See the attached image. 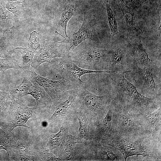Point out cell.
<instances>
[{
    "label": "cell",
    "instance_id": "obj_1",
    "mask_svg": "<svg viewBox=\"0 0 161 161\" xmlns=\"http://www.w3.org/2000/svg\"><path fill=\"white\" fill-rule=\"evenodd\" d=\"M131 71L111 73L115 92L114 97L133 114L147 115L161 107V97L151 98L143 95L125 78V74Z\"/></svg>",
    "mask_w": 161,
    "mask_h": 161
},
{
    "label": "cell",
    "instance_id": "obj_2",
    "mask_svg": "<svg viewBox=\"0 0 161 161\" xmlns=\"http://www.w3.org/2000/svg\"><path fill=\"white\" fill-rule=\"evenodd\" d=\"M113 100L117 113L119 134L132 141H154L146 131L144 115L131 114L116 98Z\"/></svg>",
    "mask_w": 161,
    "mask_h": 161
},
{
    "label": "cell",
    "instance_id": "obj_3",
    "mask_svg": "<svg viewBox=\"0 0 161 161\" xmlns=\"http://www.w3.org/2000/svg\"><path fill=\"white\" fill-rule=\"evenodd\" d=\"M103 144L119 150L125 161L129 157L134 155L161 160V146L151 142L129 140L118 134Z\"/></svg>",
    "mask_w": 161,
    "mask_h": 161
},
{
    "label": "cell",
    "instance_id": "obj_4",
    "mask_svg": "<svg viewBox=\"0 0 161 161\" xmlns=\"http://www.w3.org/2000/svg\"><path fill=\"white\" fill-rule=\"evenodd\" d=\"M113 97L111 95H96L84 88L79 89L77 107L90 114L96 121H98L106 114Z\"/></svg>",
    "mask_w": 161,
    "mask_h": 161
},
{
    "label": "cell",
    "instance_id": "obj_5",
    "mask_svg": "<svg viewBox=\"0 0 161 161\" xmlns=\"http://www.w3.org/2000/svg\"><path fill=\"white\" fill-rule=\"evenodd\" d=\"M52 67L74 88H84V83L81 79L82 75L92 73H112L111 71H97L83 69L78 66L69 56L57 57L52 59L50 63Z\"/></svg>",
    "mask_w": 161,
    "mask_h": 161
},
{
    "label": "cell",
    "instance_id": "obj_6",
    "mask_svg": "<svg viewBox=\"0 0 161 161\" xmlns=\"http://www.w3.org/2000/svg\"><path fill=\"white\" fill-rule=\"evenodd\" d=\"M109 50L96 48L87 44L78 45L69 57L76 64L90 68L105 69Z\"/></svg>",
    "mask_w": 161,
    "mask_h": 161
},
{
    "label": "cell",
    "instance_id": "obj_7",
    "mask_svg": "<svg viewBox=\"0 0 161 161\" xmlns=\"http://www.w3.org/2000/svg\"><path fill=\"white\" fill-rule=\"evenodd\" d=\"M24 71V78L43 88L51 98L53 103L66 91L74 88L68 82L62 79L53 80L38 74L31 66Z\"/></svg>",
    "mask_w": 161,
    "mask_h": 161
},
{
    "label": "cell",
    "instance_id": "obj_8",
    "mask_svg": "<svg viewBox=\"0 0 161 161\" xmlns=\"http://www.w3.org/2000/svg\"><path fill=\"white\" fill-rule=\"evenodd\" d=\"M39 111L35 107H28L22 98L12 100L8 112H6L7 130L11 132L18 126L30 128L26 125L27 122L30 119L34 117Z\"/></svg>",
    "mask_w": 161,
    "mask_h": 161
},
{
    "label": "cell",
    "instance_id": "obj_9",
    "mask_svg": "<svg viewBox=\"0 0 161 161\" xmlns=\"http://www.w3.org/2000/svg\"><path fill=\"white\" fill-rule=\"evenodd\" d=\"M96 122L97 125L94 135L95 140H102L103 143L119 134L117 111L112 100L105 116Z\"/></svg>",
    "mask_w": 161,
    "mask_h": 161
},
{
    "label": "cell",
    "instance_id": "obj_10",
    "mask_svg": "<svg viewBox=\"0 0 161 161\" xmlns=\"http://www.w3.org/2000/svg\"><path fill=\"white\" fill-rule=\"evenodd\" d=\"M132 66L135 86L140 90L141 94L151 98L161 97L160 88L156 83L153 73L155 71Z\"/></svg>",
    "mask_w": 161,
    "mask_h": 161
},
{
    "label": "cell",
    "instance_id": "obj_11",
    "mask_svg": "<svg viewBox=\"0 0 161 161\" xmlns=\"http://www.w3.org/2000/svg\"><path fill=\"white\" fill-rule=\"evenodd\" d=\"M40 44L31 64L35 69L43 63H50L53 58L67 56L63 45L60 42L53 40H46L41 37Z\"/></svg>",
    "mask_w": 161,
    "mask_h": 161
},
{
    "label": "cell",
    "instance_id": "obj_12",
    "mask_svg": "<svg viewBox=\"0 0 161 161\" xmlns=\"http://www.w3.org/2000/svg\"><path fill=\"white\" fill-rule=\"evenodd\" d=\"M95 23L93 19L86 18L85 16L82 25L79 30L72 35L64 37V39L60 42L63 45L65 53L67 56L83 41L92 39L95 30Z\"/></svg>",
    "mask_w": 161,
    "mask_h": 161
},
{
    "label": "cell",
    "instance_id": "obj_13",
    "mask_svg": "<svg viewBox=\"0 0 161 161\" xmlns=\"http://www.w3.org/2000/svg\"><path fill=\"white\" fill-rule=\"evenodd\" d=\"M132 46L134 58L132 65L141 68H148L156 71V65L149 58L143 46L140 36L134 40Z\"/></svg>",
    "mask_w": 161,
    "mask_h": 161
},
{
    "label": "cell",
    "instance_id": "obj_14",
    "mask_svg": "<svg viewBox=\"0 0 161 161\" xmlns=\"http://www.w3.org/2000/svg\"><path fill=\"white\" fill-rule=\"evenodd\" d=\"M146 130L152 139L161 143V107L147 115H144Z\"/></svg>",
    "mask_w": 161,
    "mask_h": 161
},
{
    "label": "cell",
    "instance_id": "obj_15",
    "mask_svg": "<svg viewBox=\"0 0 161 161\" xmlns=\"http://www.w3.org/2000/svg\"><path fill=\"white\" fill-rule=\"evenodd\" d=\"M126 64L125 53L122 49L119 48L114 50L109 51L106 71H111L112 73L126 71L124 69Z\"/></svg>",
    "mask_w": 161,
    "mask_h": 161
},
{
    "label": "cell",
    "instance_id": "obj_16",
    "mask_svg": "<svg viewBox=\"0 0 161 161\" xmlns=\"http://www.w3.org/2000/svg\"><path fill=\"white\" fill-rule=\"evenodd\" d=\"M78 7L77 3L75 0H65L59 10L58 15V23L64 32L66 37L67 23L75 13Z\"/></svg>",
    "mask_w": 161,
    "mask_h": 161
},
{
    "label": "cell",
    "instance_id": "obj_17",
    "mask_svg": "<svg viewBox=\"0 0 161 161\" xmlns=\"http://www.w3.org/2000/svg\"><path fill=\"white\" fill-rule=\"evenodd\" d=\"M117 1L125 19L129 35L132 36L139 33L142 35L143 32L137 23L132 8L128 6L122 0Z\"/></svg>",
    "mask_w": 161,
    "mask_h": 161
},
{
    "label": "cell",
    "instance_id": "obj_18",
    "mask_svg": "<svg viewBox=\"0 0 161 161\" xmlns=\"http://www.w3.org/2000/svg\"><path fill=\"white\" fill-rule=\"evenodd\" d=\"M28 95L35 99L36 103L35 107L39 111L50 108L52 105L53 102L50 97L43 88L38 85L33 84Z\"/></svg>",
    "mask_w": 161,
    "mask_h": 161
},
{
    "label": "cell",
    "instance_id": "obj_19",
    "mask_svg": "<svg viewBox=\"0 0 161 161\" xmlns=\"http://www.w3.org/2000/svg\"><path fill=\"white\" fill-rule=\"evenodd\" d=\"M16 19L14 15L5 8L4 0H0V30L6 32L14 27Z\"/></svg>",
    "mask_w": 161,
    "mask_h": 161
},
{
    "label": "cell",
    "instance_id": "obj_20",
    "mask_svg": "<svg viewBox=\"0 0 161 161\" xmlns=\"http://www.w3.org/2000/svg\"><path fill=\"white\" fill-rule=\"evenodd\" d=\"M8 136L10 149L18 152L28 153L35 151H32L30 148V144L28 141L19 138L10 132Z\"/></svg>",
    "mask_w": 161,
    "mask_h": 161
},
{
    "label": "cell",
    "instance_id": "obj_21",
    "mask_svg": "<svg viewBox=\"0 0 161 161\" xmlns=\"http://www.w3.org/2000/svg\"><path fill=\"white\" fill-rule=\"evenodd\" d=\"M32 85V83L30 80L24 78L19 85L10 90L9 93L12 100L29 95V90Z\"/></svg>",
    "mask_w": 161,
    "mask_h": 161
},
{
    "label": "cell",
    "instance_id": "obj_22",
    "mask_svg": "<svg viewBox=\"0 0 161 161\" xmlns=\"http://www.w3.org/2000/svg\"><path fill=\"white\" fill-rule=\"evenodd\" d=\"M68 128L62 126L58 133L50 134L47 143V148L52 150L61 145L68 135Z\"/></svg>",
    "mask_w": 161,
    "mask_h": 161
},
{
    "label": "cell",
    "instance_id": "obj_23",
    "mask_svg": "<svg viewBox=\"0 0 161 161\" xmlns=\"http://www.w3.org/2000/svg\"><path fill=\"white\" fill-rule=\"evenodd\" d=\"M94 146L96 158L103 161H119L120 159L113 152L104 147L100 141L95 140Z\"/></svg>",
    "mask_w": 161,
    "mask_h": 161
},
{
    "label": "cell",
    "instance_id": "obj_24",
    "mask_svg": "<svg viewBox=\"0 0 161 161\" xmlns=\"http://www.w3.org/2000/svg\"><path fill=\"white\" fill-rule=\"evenodd\" d=\"M9 161H41L39 151L23 153L14 151L10 149L7 153Z\"/></svg>",
    "mask_w": 161,
    "mask_h": 161
},
{
    "label": "cell",
    "instance_id": "obj_25",
    "mask_svg": "<svg viewBox=\"0 0 161 161\" xmlns=\"http://www.w3.org/2000/svg\"><path fill=\"white\" fill-rule=\"evenodd\" d=\"M5 32L0 30V57L2 58L13 57L15 52L12 44L4 35Z\"/></svg>",
    "mask_w": 161,
    "mask_h": 161
},
{
    "label": "cell",
    "instance_id": "obj_26",
    "mask_svg": "<svg viewBox=\"0 0 161 161\" xmlns=\"http://www.w3.org/2000/svg\"><path fill=\"white\" fill-rule=\"evenodd\" d=\"M4 2L5 8L13 14L16 20H20L24 18V7L22 2L20 1Z\"/></svg>",
    "mask_w": 161,
    "mask_h": 161
},
{
    "label": "cell",
    "instance_id": "obj_27",
    "mask_svg": "<svg viewBox=\"0 0 161 161\" xmlns=\"http://www.w3.org/2000/svg\"><path fill=\"white\" fill-rule=\"evenodd\" d=\"M79 121L80 127L78 130V140L80 142H85L90 139L89 122L83 114L76 115Z\"/></svg>",
    "mask_w": 161,
    "mask_h": 161
},
{
    "label": "cell",
    "instance_id": "obj_28",
    "mask_svg": "<svg viewBox=\"0 0 161 161\" xmlns=\"http://www.w3.org/2000/svg\"><path fill=\"white\" fill-rule=\"evenodd\" d=\"M77 142L73 137L68 135L61 144V147L64 150V156L66 160L73 159L74 145Z\"/></svg>",
    "mask_w": 161,
    "mask_h": 161
},
{
    "label": "cell",
    "instance_id": "obj_29",
    "mask_svg": "<svg viewBox=\"0 0 161 161\" xmlns=\"http://www.w3.org/2000/svg\"><path fill=\"white\" fill-rule=\"evenodd\" d=\"M15 49L20 52L22 55V63L20 66V68L24 70L29 68L31 66L35 52L29 50L27 47L24 48L17 47Z\"/></svg>",
    "mask_w": 161,
    "mask_h": 161
},
{
    "label": "cell",
    "instance_id": "obj_30",
    "mask_svg": "<svg viewBox=\"0 0 161 161\" xmlns=\"http://www.w3.org/2000/svg\"><path fill=\"white\" fill-rule=\"evenodd\" d=\"M105 4L109 26L111 34L114 36L118 34L117 22L114 13L112 9L108 0H104Z\"/></svg>",
    "mask_w": 161,
    "mask_h": 161
},
{
    "label": "cell",
    "instance_id": "obj_31",
    "mask_svg": "<svg viewBox=\"0 0 161 161\" xmlns=\"http://www.w3.org/2000/svg\"><path fill=\"white\" fill-rule=\"evenodd\" d=\"M20 68V65L17 60L13 57L7 58H0V72L4 73L10 69H14Z\"/></svg>",
    "mask_w": 161,
    "mask_h": 161
},
{
    "label": "cell",
    "instance_id": "obj_32",
    "mask_svg": "<svg viewBox=\"0 0 161 161\" xmlns=\"http://www.w3.org/2000/svg\"><path fill=\"white\" fill-rule=\"evenodd\" d=\"M12 101L9 92L0 90V115H3L6 113Z\"/></svg>",
    "mask_w": 161,
    "mask_h": 161
},
{
    "label": "cell",
    "instance_id": "obj_33",
    "mask_svg": "<svg viewBox=\"0 0 161 161\" xmlns=\"http://www.w3.org/2000/svg\"><path fill=\"white\" fill-rule=\"evenodd\" d=\"M40 35L35 31H33L30 35L27 42V48L30 50L36 52L40 47Z\"/></svg>",
    "mask_w": 161,
    "mask_h": 161
},
{
    "label": "cell",
    "instance_id": "obj_34",
    "mask_svg": "<svg viewBox=\"0 0 161 161\" xmlns=\"http://www.w3.org/2000/svg\"><path fill=\"white\" fill-rule=\"evenodd\" d=\"M39 155L41 161H61L59 157H56L52 153L39 151Z\"/></svg>",
    "mask_w": 161,
    "mask_h": 161
},
{
    "label": "cell",
    "instance_id": "obj_35",
    "mask_svg": "<svg viewBox=\"0 0 161 161\" xmlns=\"http://www.w3.org/2000/svg\"><path fill=\"white\" fill-rule=\"evenodd\" d=\"M148 0H131L134 6H139L145 1Z\"/></svg>",
    "mask_w": 161,
    "mask_h": 161
},
{
    "label": "cell",
    "instance_id": "obj_36",
    "mask_svg": "<svg viewBox=\"0 0 161 161\" xmlns=\"http://www.w3.org/2000/svg\"><path fill=\"white\" fill-rule=\"evenodd\" d=\"M4 1H20V0H4Z\"/></svg>",
    "mask_w": 161,
    "mask_h": 161
}]
</instances>
